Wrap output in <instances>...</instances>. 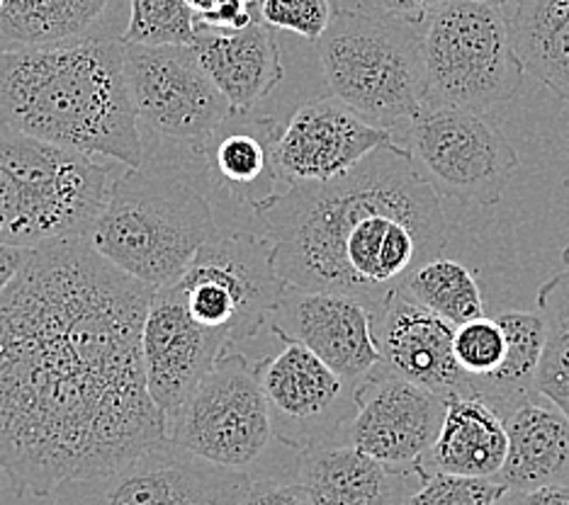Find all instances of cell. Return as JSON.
Returning <instances> with one entry per match:
<instances>
[{"label":"cell","instance_id":"d590c367","mask_svg":"<svg viewBox=\"0 0 569 505\" xmlns=\"http://www.w3.org/2000/svg\"><path fill=\"white\" fill-rule=\"evenodd\" d=\"M497 505H569V486L507 491V496H503Z\"/></svg>","mask_w":569,"mask_h":505},{"label":"cell","instance_id":"6da1fadb","mask_svg":"<svg viewBox=\"0 0 569 505\" xmlns=\"http://www.w3.org/2000/svg\"><path fill=\"white\" fill-rule=\"evenodd\" d=\"M151 296L88 239L32 251L0 294V472L12 494L54 496L168 440L141 350Z\"/></svg>","mask_w":569,"mask_h":505},{"label":"cell","instance_id":"1f68e13d","mask_svg":"<svg viewBox=\"0 0 569 505\" xmlns=\"http://www.w3.org/2000/svg\"><path fill=\"white\" fill-rule=\"evenodd\" d=\"M336 16L333 0H261V22L319 42Z\"/></svg>","mask_w":569,"mask_h":505},{"label":"cell","instance_id":"8992f818","mask_svg":"<svg viewBox=\"0 0 569 505\" xmlns=\"http://www.w3.org/2000/svg\"><path fill=\"white\" fill-rule=\"evenodd\" d=\"M333 98L397 137L426 108L423 30L363 8H336L317 42Z\"/></svg>","mask_w":569,"mask_h":505},{"label":"cell","instance_id":"cb8c5ba5","mask_svg":"<svg viewBox=\"0 0 569 505\" xmlns=\"http://www.w3.org/2000/svg\"><path fill=\"white\" fill-rule=\"evenodd\" d=\"M509 452L501 413L482 396H458L446 406L436 443L423 459V472L495 482Z\"/></svg>","mask_w":569,"mask_h":505},{"label":"cell","instance_id":"2e32d148","mask_svg":"<svg viewBox=\"0 0 569 505\" xmlns=\"http://www.w3.org/2000/svg\"><path fill=\"white\" fill-rule=\"evenodd\" d=\"M448 401L413 382L378 372L358 388V413L348 425L346 445L399 474H419L446 418Z\"/></svg>","mask_w":569,"mask_h":505},{"label":"cell","instance_id":"8d00e7d4","mask_svg":"<svg viewBox=\"0 0 569 505\" xmlns=\"http://www.w3.org/2000/svg\"><path fill=\"white\" fill-rule=\"evenodd\" d=\"M30 255V249H18V245L0 243V294L10 287L12 280L20 275L24 265H28Z\"/></svg>","mask_w":569,"mask_h":505},{"label":"cell","instance_id":"ac0fdd59","mask_svg":"<svg viewBox=\"0 0 569 505\" xmlns=\"http://www.w3.org/2000/svg\"><path fill=\"white\" fill-rule=\"evenodd\" d=\"M141 350L149 394L168 423L196 392L204 374L214 367V362L234 347H229L222 335L202 329L190 316L176 284H171L151 296Z\"/></svg>","mask_w":569,"mask_h":505},{"label":"cell","instance_id":"7402d4cb","mask_svg":"<svg viewBox=\"0 0 569 505\" xmlns=\"http://www.w3.org/2000/svg\"><path fill=\"white\" fill-rule=\"evenodd\" d=\"M129 0H6L0 49L122 39Z\"/></svg>","mask_w":569,"mask_h":505},{"label":"cell","instance_id":"ffe728a7","mask_svg":"<svg viewBox=\"0 0 569 505\" xmlns=\"http://www.w3.org/2000/svg\"><path fill=\"white\" fill-rule=\"evenodd\" d=\"M192 51L234 112H256L284 78L276 34L263 22L239 32L202 28Z\"/></svg>","mask_w":569,"mask_h":505},{"label":"cell","instance_id":"484cf974","mask_svg":"<svg viewBox=\"0 0 569 505\" xmlns=\"http://www.w3.org/2000/svg\"><path fill=\"white\" fill-rule=\"evenodd\" d=\"M507 335V355L495 374L477 380V392L501 416L516 401L536 394V380L546 353V321L533 311H501L497 316Z\"/></svg>","mask_w":569,"mask_h":505},{"label":"cell","instance_id":"f35d334b","mask_svg":"<svg viewBox=\"0 0 569 505\" xmlns=\"http://www.w3.org/2000/svg\"><path fill=\"white\" fill-rule=\"evenodd\" d=\"M3 8H6V0H0V12H3Z\"/></svg>","mask_w":569,"mask_h":505},{"label":"cell","instance_id":"7a4b0ae2","mask_svg":"<svg viewBox=\"0 0 569 505\" xmlns=\"http://www.w3.org/2000/svg\"><path fill=\"white\" fill-rule=\"evenodd\" d=\"M253 216L276 243V272L288 287L378 304L448 243L441 194L405 144L372 151L329 183L282 190Z\"/></svg>","mask_w":569,"mask_h":505},{"label":"cell","instance_id":"7c38bea8","mask_svg":"<svg viewBox=\"0 0 569 505\" xmlns=\"http://www.w3.org/2000/svg\"><path fill=\"white\" fill-rule=\"evenodd\" d=\"M124 78L141 137L196 144L234 112L192 47L124 44Z\"/></svg>","mask_w":569,"mask_h":505},{"label":"cell","instance_id":"9a60e30c","mask_svg":"<svg viewBox=\"0 0 569 505\" xmlns=\"http://www.w3.org/2000/svg\"><path fill=\"white\" fill-rule=\"evenodd\" d=\"M380 314L382 304L363 296L288 287L270 323L276 339L302 343L341 380L363 386L382 365Z\"/></svg>","mask_w":569,"mask_h":505},{"label":"cell","instance_id":"74e56055","mask_svg":"<svg viewBox=\"0 0 569 505\" xmlns=\"http://www.w3.org/2000/svg\"><path fill=\"white\" fill-rule=\"evenodd\" d=\"M497 6H509V3H513V0H495Z\"/></svg>","mask_w":569,"mask_h":505},{"label":"cell","instance_id":"4fadbf2b","mask_svg":"<svg viewBox=\"0 0 569 505\" xmlns=\"http://www.w3.org/2000/svg\"><path fill=\"white\" fill-rule=\"evenodd\" d=\"M282 127L270 114L231 112L196 144H153V161L186 175L204 198H224L251 214L280 192L278 141ZM151 161V159H149Z\"/></svg>","mask_w":569,"mask_h":505},{"label":"cell","instance_id":"5b68a950","mask_svg":"<svg viewBox=\"0 0 569 505\" xmlns=\"http://www.w3.org/2000/svg\"><path fill=\"white\" fill-rule=\"evenodd\" d=\"M122 168L0 124V243L37 251L88 239Z\"/></svg>","mask_w":569,"mask_h":505},{"label":"cell","instance_id":"836d02e7","mask_svg":"<svg viewBox=\"0 0 569 505\" xmlns=\"http://www.w3.org/2000/svg\"><path fill=\"white\" fill-rule=\"evenodd\" d=\"M241 505H317L300 482L256 478L246 491Z\"/></svg>","mask_w":569,"mask_h":505},{"label":"cell","instance_id":"f1b7e54d","mask_svg":"<svg viewBox=\"0 0 569 505\" xmlns=\"http://www.w3.org/2000/svg\"><path fill=\"white\" fill-rule=\"evenodd\" d=\"M202 24L186 0H129V24L124 44L192 47Z\"/></svg>","mask_w":569,"mask_h":505},{"label":"cell","instance_id":"3957f363","mask_svg":"<svg viewBox=\"0 0 569 505\" xmlns=\"http://www.w3.org/2000/svg\"><path fill=\"white\" fill-rule=\"evenodd\" d=\"M0 122L102 161L144 165L122 39L0 49Z\"/></svg>","mask_w":569,"mask_h":505},{"label":"cell","instance_id":"d4e9b609","mask_svg":"<svg viewBox=\"0 0 569 505\" xmlns=\"http://www.w3.org/2000/svg\"><path fill=\"white\" fill-rule=\"evenodd\" d=\"M507 18L523 71L569 102V0H513Z\"/></svg>","mask_w":569,"mask_h":505},{"label":"cell","instance_id":"d6986e66","mask_svg":"<svg viewBox=\"0 0 569 505\" xmlns=\"http://www.w3.org/2000/svg\"><path fill=\"white\" fill-rule=\"evenodd\" d=\"M452 339L456 326L411 300L402 287L385 300L378 323L382 367L446 401L480 396L477 380L460 367Z\"/></svg>","mask_w":569,"mask_h":505},{"label":"cell","instance_id":"8fae6325","mask_svg":"<svg viewBox=\"0 0 569 505\" xmlns=\"http://www.w3.org/2000/svg\"><path fill=\"white\" fill-rule=\"evenodd\" d=\"M251 482L163 440L120 469L63 482L51 498L54 505H241Z\"/></svg>","mask_w":569,"mask_h":505},{"label":"cell","instance_id":"f546056e","mask_svg":"<svg viewBox=\"0 0 569 505\" xmlns=\"http://www.w3.org/2000/svg\"><path fill=\"white\" fill-rule=\"evenodd\" d=\"M507 486L487 478L419 472L417 486L405 496L402 505H497L507 496Z\"/></svg>","mask_w":569,"mask_h":505},{"label":"cell","instance_id":"277c9868","mask_svg":"<svg viewBox=\"0 0 569 505\" xmlns=\"http://www.w3.org/2000/svg\"><path fill=\"white\" fill-rule=\"evenodd\" d=\"M217 231L212 202L176 168L144 159L122 168L88 243L157 292L186 275Z\"/></svg>","mask_w":569,"mask_h":505},{"label":"cell","instance_id":"30bf717a","mask_svg":"<svg viewBox=\"0 0 569 505\" xmlns=\"http://www.w3.org/2000/svg\"><path fill=\"white\" fill-rule=\"evenodd\" d=\"M405 147L426 183L460 204L501 202L521 163L487 112L462 108L426 105L407 129Z\"/></svg>","mask_w":569,"mask_h":505},{"label":"cell","instance_id":"5bb4252c","mask_svg":"<svg viewBox=\"0 0 569 505\" xmlns=\"http://www.w3.org/2000/svg\"><path fill=\"white\" fill-rule=\"evenodd\" d=\"M278 341V353L256 365L276 440L297 452L346 445L360 386L341 380L302 343Z\"/></svg>","mask_w":569,"mask_h":505},{"label":"cell","instance_id":"44dd1931","mask_svg":"<svg viewBox=\"0 0 569 505\" xmlns=\"http://www.w3.org/2000/svg\"><path fill=\"white\" fill-rule=\"evenodd\" d=\"M509 452L497 484L509 491L569 486V418L540 392L503 413Z\"/></svg>","mask_w":569,"mask_h":505},{"label":"cell","instance_id":"e0dca14e","mask_svg":"<svg viewBox=\"0 0 569 505\" xmlns=\"http://www.w3.org/2000/svg\"><path fill=\"white\" fill-rule=\"evenodd\" d=\"M402 144L392 132L366 122L339 98L305 102L282 127L278 168L284 190L329 183L366 161L372 151Z\"/></svg>","mask_w":569,"mask_h":505},{"label":"cell","instance_id":"e575fe53","mask_svg":"<svg viewBox=\"0 0 569 505\" xmlns=\"http://www.w3.org/2000/svg\"><path fill=\"white\" fill-rule=\"evenodd\" d=\"M450 3L452 0H372V12L423 30L429 20Z\"/></svg>","mask_w":569,"mask_h":505},{"label":"cell","instance_id":"83f0119b","mask_svg":"<svg viewBox=\"0 0 569 505\" xmlns=\"http://www.w3.org/2000/svg\"><path fill=\"white\" fill-rule=\"evenodd\" d=\"M402 290L450 326L485 316V296L475 272L452 257L438 255L433 261L413 270Z\"/></svg>","mask_w":569,"mask_h":505},{"label":"cell","instance_id":"603a6c76","mask_svg":"<svg viewBox=\"0 0 569 505\" xmlns=\"http://www.w3.org/2000/svg\"><path fill=\"white\" fill-rule=\"evenodd\" d=\"M419 474H399L353 445L300 452L297 482L317 505H402Z\"/></svg>","mask_w":569,"mask_h":505},{"label":"cell","instance_id":"4dcf8cb0","mask_svg":"<svg viewBox=\"0 0 569 505\" xmlns=\"http://www.w3.org/2000/svg\"><path fill=\"white\" fill-rule=\"evenodd\" d=\"M452 350L460 367L475 380H485L495 374L507 355V335L497 319L480 316L462 323L456 329Z\"/></svg>","mask_w":569,"mask_h":505},{"label":"cell","instance_id":"4316f807","mask_svg":"<svg viewBox=\"0 0 569 505\" xmlns=\"http://www.w3.org/2000/svg\"><path fill=\"white\" fill-rule=\"evenodd\" d=\"M536 304L548 331L536 388L569 418V245L562 251V267L540 284Z\"/></svg>","mask_w":569,"mask_h":505},{"label":"cell","instance_id":"ab89813d","mask_svg":"<svg viewBox=\"0 0 569 505\" xmlns=\"http://www.w3.org/2000/svg\"><path fill=\"white\" fill-rule=\"evenodd\" d=\"M0 124H3V122H0Z\"/></svg>","mask_w":569,"mask_h":505},{"label":"cell","instance_id":"d6a6232c","mask_svg":"<svg viewBox=\"0 0 569 505\" xmlns=\"http://www.w3.org/2000/svg\"><path fill=\"white\" fill-rule=\"evenodd\" d=\"M188 8L196 12L204 30L214 32H239L261 22L258 10L249 8L241 0H186Z\"/></svg>","mask_w":569,"mask_h":505},{"label":"cell","instance_id":"9c48e42d","mask_svg":"<svg viewBox=\"0 0 569 505\" xmlns=\"http://www.w3.org/2000/svg\"><path fill=\"white\" fill-rule=\"evenodd\" d=\"M166 433L202 462L249 474L276 440L256 365L227 350L168 418Z\"/></svg>","mask_w":569,"mask_h":505},{"label":"cell","instance_id":"ba28073f","mask_svg":"<svg viewBox=\"0 0 569 505\" xmlns=\"http://www.w3.org/2000/svg\"><path fill=\"white\" fill-rule=\"evenodd\" d=\"M190 316L234 347L273 319L288 284L276 272V243L249 231H217L176 282Z\"/></svg>","mask_w":569,"mask_h":505},{"label":"cell","instance_id":"52a82bcc","mask_svg":"<svg viewBox=\"0 0 569 505\" xmlns=\"http://www.w3.org/2000/svg\"><path fill=\"white\" fill-rule=\"evenodd\" d=\"M426 105L487 112L523 88L503 6L495 0H452L423 28Z\"/></svg>","mask_w":569,"mask_h":505}]
</instances>
